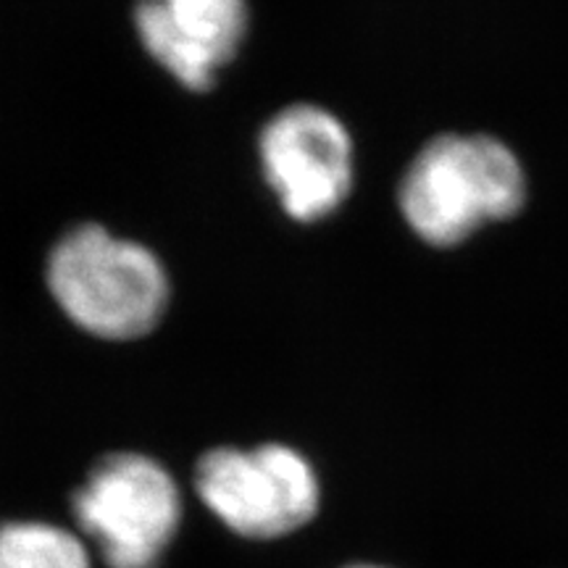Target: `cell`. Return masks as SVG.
I'll list each match as a JSON object with an SVG mask.
<instances>
[{"mask_svg": "<svg viewBox=\"0 0 568 568\" xmlns=\"http://www.w3.org/2000/svg\"><path fill=\"white\" fill-rule=\"evenodd\" d=\"M0 568H90V556L55 524L11 521L0 527Z\"/></svg>", "mask_w": 568, "mask_h": 568, "instance_id": "obj_7", "label": "cell"}, {"mask_svg": "<svg viewBox=\"0 0 568 568\" xmlns=\"http://www.w3.org/2000/svg\"><path fill=\"white\" fill-rule=\"evenodd\" d=\"M48 287L77 326L103 339H134L161 322L169 280L145 245L82 224L48 258Z\"/></svg>", "mask_w": 568, "mask_h": 568, "instance_id": "obj_2", "label": "cell"}, {"mask_svg": "<svg viewBox=\"0 0 568 568\" xmlns=\"http://www.w3.org/2000/svg\"><path fill=\"white\" fill-rule=\"evenodd\" d=\"M347 568H382V566H347Z\"/></svg>", "mask_w": 568, "mask_h": 568, "instance_id": "obj_8", "label": "cell"}, {"mask_svg": "<svg viewBox=\"0 0 568 568\" xmlns=\"http://www.w3.org/2000/svg\"><path fill=\"white\" fill-rule=\"evenodd\" d=\"M134 27L145 51L176 82L209 90L247 32L245 0H140Z\"/></svg>", "mask_w": 568, "mask_h": 568, "instance_id": "obj_6", "label": "cell"}, {"mask_svg": "<svg viewBox=\"0 0 568 568\" xmlns=\"http://www.w3.org/2000/svg\"><path fill=\"white\" fill-rule=\"evenodd\" d=\"M268 187L295 222L335 213L353 187V140L322 105L297 103L276 113L258 140Z\"/></svg>", "mask_w": 568, "mask_h": 568, "instance_id": "obj_5", "label": "cell"}, {"mask_svg": "<svg viewBox=\"0 0 568 568\" xmlns=\"http://www.w3.org/2000/svg\"><path fill=\"white\" fill-rule=\"evenodd\" d=\"M195 489L226 529L247 539L290 535L318 510L316 471L287 445L209 450L197 460Z\"/></svg>", "mask_w": 568, "mask_h": 568, "instance_id": "obj_4", "label": "cell"}, {"mask_svg": "<svg viewBox=\"0 0 568 568\" xmlns=\"http://www.w3.org/2000/svg\"><path fill=\"white\" fill-rule=\"evenodd\" d=\"M527 172L493 134H439L408 163L397 203L416 237L435 247L466 243L481 226L514 219L527 203Z\"/></svg>", "mask_w": 568, "mask_h": 568, "instance_id": "obj_1", "label": "cell"}, {"mask_svg": "<svg viewBox=\"0 0 568 568\" xmlns=\"http://www.w3.org/2000/svg\"><path fill=\"white\" fill-rule=\"evenodd\" d=\"M74 516L111 568H159L180 529L182 495L159 460L116 453L77 489Z\"/></svg>", "mask_w": 568, "mask_h": 568, "instance_id": "obj_3", "label": "cell"}]
</instances>
